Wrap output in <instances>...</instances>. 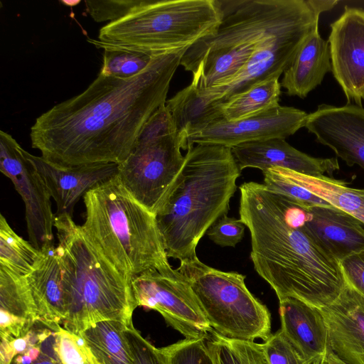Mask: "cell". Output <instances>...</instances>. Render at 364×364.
<instances>
[{
    "label": "cell",
    "instance_id": "d6a6232c",
    "mask_svg": "<svg viewBox=\"0 0 364 364\" xmlns=\"http://www.w3.org/2000/svg\"><path fill=\"white\" fill-rule=\"evenodd\" d=\"M134 364H170L164 348H157L142 337L133 324L124 330Z\"/></svg>",
    "mask_w": 364,
    "mask_h": 364
},
{
    "label": "cell",
    "instance_id": "7402d4cb",
    "mask_svg": "<svg viewBox=\"0 0 364 364\" xmlns=\"http://www.w3.org/2000/svg\"><path fill=\"white\" fill-rule=\"evenodd\" d=\"M38 318L26 276L0 267L1 337H21Z\"/></svg>",
    "mask_w": 364,
    "mask_h": 364
},
{
    "label": "cell",
    "instance_id": "74e56055",
    "mask_svg": "<svg viewBox=\"0 0 364 364\" xmlns=\"http://www.w3.org/2000/svg\"><path fill=\"white\" fill-rule=\"evenodd\" d=\"M326 359L329 364H345L338 360L335 355H333L331 352L328 351L326 355Z\"/></svg>",
    "mask_w": 364,
    "mask_h": 364
},
{
    "label": "cell",
    "instance_id": "9c48e42d",
    "mask_svg": "<svg viewBox=\"0 0 364 364\" xmlns=\"http://www.w3.org/2000/svg\"><path fill=\"white\" fill-rule=\"evenodd\" d=\"M181 149L187 145L165 104L145 124L128 157L118 164L117 176L122 185L155 215L183 166Z\"/></svg>",
    "mask_w": 364,
    "mask_h": 364
},
{
    "label": "cell",
    "instance_id": "4dcf8cb0",
    "mask_svg": "<svg viewBox=\"0 0 364 364\" xmlns=\"http://www.w3.org/2000/svg\"><path fill=\"white\" fill-rule=\"evenodd\" d=\"M164 349L170 364H215L205 339L185 338Z\"/></svg>",
    "mask_w": 364,
    "mask_h": 364
},
{
    "label": "cell",
    "instance_id": "1f68e13d",
    "mask_svg": "<svg viewBox=\"0 0 364 364\" xmlns=\"http://www.w3.org/2000/svg\"><path fill=\"white\" fill-rule=\"evenodd\" d=\"M58 350L63 364H97L87 343L80 334L60 326L57 332Z\"/></svg>",
    "mask_w": 364,
    "mask_h": 364
},
{
    "label": "cell",
    "instance_id": "836d02e7",
    "mask_svg": "<svg viewBox=\"0 0 364 364\" xmlns=\"http://www.w3.org/2000/svg\"><path fill=\"white\" fill-rule=\"evenodd\" d=\"M262 346L267 364H311L281 331L271 335Z\"/></svg>",
    "mask_w": 364,
    "mask_h": 364
},
{
    "label": "cell",
    "instance_id": "8d00e7d4",
    "mask_svg": "<svg viewBox=\"0 0 364 364\" xmlns=\"http://www.w3.org/2000/svg\"><path fill=\"white\" fill-rule=\"evenodd\" d=\"M339 263L346 283L364 296V250Z\"/></svg>",
    "mask_w": 364,
    "mask_h": 364
},
{
    "label": "cell",
    "instance_id": "83f0119b",
    "mask_svg": "<svg viewBox=\"0 0 364 364\" xmlns=\"http://www.w3.org/2000/svg\"><path fill=\"white\" fill-rule=\"evenodd\" d=\"M40 251L18 235L5 217L0 215V267L28 275L36 264Z\"/></svg>",
    "mask_w": 364,
    "mask_h": 364
},
{
    "label": "cell",
    "instance_id": "4316f807",
    "mask_svg": "<svg viewBox=\"0 0 364 364\" xmlns=\"http://www.w3.org/2000/svg\"><path fill=\"white\" fill-rule=\"evenodd\" d=\"M281 83L277 77L262 81L220 105L224 119H244L279 105Z\"/></svg>",
    "mask_w": 364,
    "mask_h": 364
},
{
    "label": "cell",
    "instance_id": "5b68a950",
    "mask_svg": "<svg viewBox=\"0 0 364 364\" xmlns=\"http://www.w3.org/2000/svg\"><path fill=\"white\" fill-rule=\"evenodd\" d=\"M310 0H215L220 21L184 53L181 65L198 88L227 83L246 65L263 39L285 25Z\"/></svg>",
    "mask_w": 364,
    "mask_h": 364
},
{
    "label": "cell",
    "instance_id": "cb8c5ba5",
    "mask_svg": "<svg viewBox=\"0 0 364 364\" xmlns=\"http://www.w3.org/2000/svg\"><path fill=\"white\" fill-rule=\"evenodd\" d=\"M166 106L187 147L190 136L224 119L220 105L205 100L193 82L166 100Z\"/></svg>",
    "mask_w": 364,
    "mask_h": 364
},
{
    "label": "cell",
    "instance_id": "484cf974",
    "mask_svg": "<svg viewBox=\"0 0 364 364\" xmlns=\"http://www.w3.org/2000/svg\"><path fill=\"white\" fill-rule=\"evenodd\" d=\"M126 326L119 321H102L79 333L97 364H134L124 333Z\"/></svg>",
    "mask_w": 364,
    "mask_h": 364
},
{
    "label": "cell",
    "instance_id": "603a6c76",
    "mask_svg": "<svg viewBox=\"0 0 364 364\" xmlns=\"http://www.w3.org/2000/svg\"><path fill=\"white\" fill-rule=\"evenodd\" d=\"M60 326L38 318L21 337H1L0 364H63L57 341Z\"/></svg>",
    "mask_w": 364,
    "mask_h": 364
},
{
    "label": "cell",
    "instance_id": "30bf717a",
    "mask_svg": "<svg viewBox=\"0 0 364 364\" xmlns=\"http://www.w3.org/2000/svg\"><path fill=\"white\" fill-rule=\"evenodd\" d=\"M137 306L158 311L185 338L206 339L213 330L187 279L172 267L151 269L132 279Z\"/></svg>",
    "mask_w": 364,
    "mask_h": 364
},
{
    "label": "cell",
    "instance_id": "f546056e",
    "mask_svg": "<svg viewBox=\"0 0 364 364\" xmlns=\"http://www.w3.org/2000/svg\"><path fill=\"white\" fill-rule=\"evenodd\" d=\"M205 340L215 364H267L262 343L228 338L214 330Z\"/></svg>",
    "mask_w": 364,
    "mask_h": 364
},
{
    "label": "cell",
    "instance_id": "d4e9b609",
    "mask_svg": "<svg viewBox=\"0 0 364 364\" xmlns=\"http://www.w3.org/2000/svg\"><path fill=\"white\" fill-rule=\"evenodd\" d=\"M279 169L291 181L349 213L364 225V188L350 187L346 181L328 176L314 177L286 168Z\"/></svg>",
    "mask_w": 364,
    "mask_h": 364
},
{
    "label": "cell",
    "instance_id": "ffe728a7",
    "mask_svg": "<svg viewBox=\"0 0 364 364\" xmlns=\"http://www.w3.org/2000/svg\"><path fill=\"white\" fill-rule=\"evenodd\" d=\"M329 72H332L329 43L321 38L318 22L284 72L281 86L288 95L304 98Z\"/></svg>",
    "mask_w": 364,
    "mask_h": 364
},
{
    "label": "cell",
    "instance_id": "4fadbf2b",
    "mask_svg": "<svg viewBox=\"0 0 364 364\" xmlns=\"http://www.w3.org/2000/svg\"><path fill=\"white\" fill-rule=\"evenodd\" d=\"M328 43L332 73L348 103L364 100V9L345 6L331 25Z\"/></svg>",
    "mask_w": 364,
    "mask_h": 364
},
{
    "label": "cell",
    "instance_id": "e0dca14e",
    "mask_svg": "<svg viewBox=\"0 0 364 364\" xmlns=\"http://www.w3.org/2000/svg\"><path fill=\"white\" fill-rule=\"evenodd\" d=\"M240 171L246 168L262 171L270 168L289 169L304 175L333 178L340 169L337 157L316 158L288 144L284 139L274 138L239 144L231 148Z\"/></svg>",
    "mask_w": 364,
    "mask_h": 364
},
{
    "label": "cell",
    "instance_id": "277c9868",
    "mask_svg": "<svg viewBox=\"0 0 364 364\" xmlns=\"http://www.w3.org/2000/svg\"><path fill=\"white\" fill-rule=\"evenodd\" d=\"M54 227L66 312L62 326L79 334L102 321L132 324L138 306L132 278L120 273L95 248L72 216L55 215Z\"/></svg>",
    "mask_w": 364,
    "mask_h": 364
},
{
    "label": "cell",
    "instance_id": "7a4b0ae2",
    "mask_svg": "<svg viewBox=\"0 0 364 364\" xmlns=\"http://www.w3.org/2000/svg\"><path fill=\"white\" fill-rule=\"evenodd\" d=\"M239 189L250 259L279 301L295 298L318 309L331 304L346 282L339 262L304 225L302 205L264 183L246 182Z\"/></svg>",
    "mask_w": 364,
    "mask_h": 364
},
{
    "label": "cell",
    "instance_id": "7c38bea8",
    "mask_svg": "<svg viewBox=\"0 0 364 364\" xmlns=\"http://www.w3.org/2000/svg\"><path fill=\"white\" fill-rule=\"evenodd\" d=\"M307 117L303 110L279 105L244 119L218 121L190 136L187 144L188 147L210 144L232 148L252 141L285 139L305 126Z\"/></svg>",
    "mask_w": 364,
    "mask_h": 364
},
{
    "label": "cell",
    "instance_id": "e575fe53",
    "mask_svg": "<svg viewBox=\"0 0 364 364\" xmlns=\"http://www.w3.org/2000/svg\"><path fill=\"white\" fill-rule=\"evenodd\" d=\"M142 0H86L87 13L97 22L115 21L129 14Z\"/></svg>",
    "mask_w": 364,
    "mask_h": 364
},
{
    "label": "cell",
    "instance_id": "9a60e30c",
    "mask_svg": "<svg viewBox=\"0 0 364 364\" xmlns=\"http://www.w3.org/2000/svg\"><path fill=\"white\" fill-rule=\"evenodd\" d=\"M23 154L55 200V215L68 214L73 217L74 207L81 197L97 184L116 176L118 172V164L114 163L61 166L24 149Z\"/></svg>",
    "mask_w": 364,
    "mask_h": 364
},
{
    "label": "cell",
    "instance_id": "d590c367",
    "mask_svg": "<svg viewBox=\"0 0 364 364\" xmlns=\"http://www.w3.org/2000/svg\"><path fill=\"white\" fill-rule=\"evenodd\" d=\"M245 227L240 218L224 215L209 228L206 235L213 242L221 247H235L242 240Z\"/></svg>",
    "mask_w": 364,
    "mask_h": 364
},
{
    "label": "cell",
    "instance_id": "8fae6325",
    "mask_svg": "<svg viewBox=\"0 0 364 364\" xmlns=\"http://www.w3.org/2000/svg\"><path fill=\"white\" fill-rule=\"evenodd\" d=\"M0 171L10 178L25 204L29 242L38 250L54 243L55 215L50 195L41 177L8 133L0 131Z\"/></svg>",
    "mask_w": 364,
    "mask_h": 364
},
{
    "label": "cell",
    "instance_id": "ac0fdd59",
    "mask_svg": "<svg viewBox=\"0 0 364 364\" xmlns=\"http://www.w3.org/2000/svg\"><path fill=\"white\" fill-rule=\"evenodd\" d=\"M304 225L317 242L338 262L364 250L360 221L332 205H302Z\"/></svg>",
    "mask_w": 364,
    "mask_h": 364
},
{
    "label": "cell",
    "instance_id": "5bb4252c",
    "mask_svg": "<svg viewBox=\"0 0 364 364\" xmlns=\"http://www.w3.org/2000/svg\"><path fill=\"white\" fill-rule=\"evenodd\" d=\"M316 140L328 147L348 166L364 171V108L348 103L321 105L308 114L304 126Z\"/></svg>",
    "mask_w": 364,
    "mask_h": 364
},
{
    "label": "cell",
    "instance_id": "f1b7e54d",
    "mask_svg": "<svg viewBox=\"0 0 364 364\" xmlns=\"http://www.w3.org/2000/svg\"><path fill=\"white\" fill-rule=\"evenodd\" d=\"M98 48H103L102 65L99 74L120 79L133 77L144 71L155 55L124 48L109 46L98 40L88 39Z\"/></svg>",
    "mask_w": 364,
    "mask_h": 364
},
{
    "label": "cell",
    "instance_id": "ba28073f",
    "mask_svg": "<svg viewBox=\"0 0 364 364\" xmlns=\"http://www.w3.org/2000/svg\"><path fill=\"white\" fill-rule=\"evenodd\" d=\"M177 269L188 281L215 332L247 341H265L271 336L270 313L249 291L245 275L213 268L198 257L181 261Z\"/></svg>",
    "mask_w": 364,
    "mask_h": 364
},
{
    "label": "cell",
    "instance_id": "8992f818",
    "mask_svg": "<svg viewBox=\"0 0 364 364\" xmlns=\"http://www.w3.org/2000/svg\"><path fill=\"white\" fill-rule=\"evenodd\" d=\"M85 220L81 225L95 248L122 274L170 268L156 215L139 203L117 176L83 196Z\"/></svg>",
    "mask_w": 364,
    "mask_h": 364
},
{
    "label": "cell",
    "instance_id": "6da1fadb",
    "mask_svg": "<svg viewBox=\"0 0 364 364\" xmlns=\"http://www.w3.org/2000/svg\"><path fill=\"white\" fill-rule=\"evenodd\" d=\"M188 48L155 55L131 78L99 74L82 92L36 119L30 132L32 147L61 166L122 163L145 124L166 104Z\"/></svg>",
    "mask_w": 364,
    "mask_h": 364
},
{
    "label": "cell",
    "instance_id": "2e32d148",
    "mask_svg": "<svg viewBox=\"0 0 364 364\" xmlns=\"http://www.w3.org/2000/svg\"><path fill=\"white\" fill-rule=\"evenodd\" d=\"M320 311L329 352L345 364H364V296L346 283L338 296Z\"/></svg>",
    "mask_w": 364,
    "mask_h": 364
},
{
    "label": "cell",
    "instance_id": "d6986e66",
    "mask_svg": "<svg viewBox=\"0 0 364 364\" xmlns=\"http://www.w3.org/2000/svg\"><path fill=\"white\" fill-rule=\"evenodd\" d=\"M281 331L311 364L329 351L328 331L320 309L295 298L279 300Z\"/></svg>",
    "mask_w": 364,
    "mask_h": 364
},
{
    "label": "cell",
    "instance_id": "44dd1931",
    "mask_svg": "<svg viewBox=\"0 0 364 364\" xmlns=\"http://www.w3.org/2000/svg\"><path fill=\"white\" fill-rule=\"evenodd\" d=\"M32 271L26 275L39 319L61 324L65 318L62 272L54 243L43 246Z\"/></svg>",
    "mask_w": 364,
    "mask_h": 364
},
{
    "label": "cell",
    "instance_id": "3957f363",
    "mask_svg": "<svg viewBox=\"0 0 364 364\" xmlns=\"http://www.w3.org/2000/svg\"><path fill=\"white\" fill-rule=\"evenodd\" d=\"M240 172L230 147H188L183 166L156 213L168 257L181 262L197 257L200 239L227 215Z\"/></svg>",
    "mask_w": 364,
    "mask_h": 364
},
{
    "label": "cell",
    "instance_id": "52a82bcc",
    "mask_svg": "<svg viewBox=\"0 0 364 364\" xmlns=\"http://www.w3.org/2000/svg\"><path fill=\"white\" fill-rule=\"evenodd\" d=\"M220 21L215 0H142L126 16L102 27L98 41L156 55L189 48Z\"/></svg>",
    "mask_w": 364,
    "mask_h": 364
},
{
    "label": "cell",
    "instance_id": "f35d334b",
    "mask_svg": "<svg viewBox=\"0 0 364 364\" xmlns=\"http://www.w3.org/2000/svg\"><path fill=\"white\" fill-rule=\"evenodd\" d=\"M313 364H329V363L328 362L326 355L324 358L315 361Z\"/></svg>",
    "mask_w": 364,
    "mask_h": 364
}]
</instances>
